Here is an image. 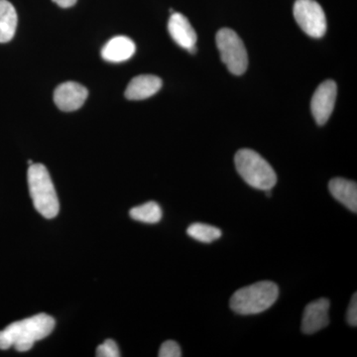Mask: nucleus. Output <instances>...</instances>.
Returning <instances> with one entry per match:
<instances>
[{
  "instance_id": "f257e3e1",
  "label": "nucleus",
  "mask_w": 357,
  "mask_h": 357,
  "mask_svg": "<svg viewBox=\"0 0 357 357\" xmlns=\"http://www.w3.org/2000/svg\"><path fill=\"white\" fill-rule=\"evenodd\" d=\"M55 324V319L44 312L15 321L0 332V349L14 347L20 352L30 351L35 342L53 332Z\"/></svg>"
},
{
  "instance_id": "f03ea898",
  "label": "nucleus",
  "mask_w": 357,
  "mask_h": 357,
  "mask_svg": "<svg viewBox=\"0 0 357 357\" xmlns=\"http://www.w3.org/2000/svg\"><path fill=\"white\" fill-rule=\"evenodd\" d=\"M279 297L274 282L260 281L237 290L230 299V309L243 316L260 314L271 307Z\"/></svg>"
},
{
  "instance_id": "7ed1b4c3",
  "label": "nucleus",
  "mask_w": 357,
  "mask_h": 357,
  "mask_svg": "<svg viewBox=\"0 0 357 357\" xmlns=\"http://www.w3.org/2000/svg\"><path fill=\"white\" fill-rule=\"evenodd\" d=\"M27 180L33 204L40 215L46 218L57 217L60 204L46 167L33 163L28 169Z\"/></svg>"
},
{
  "instance_id": "20e7f679",
  "label": "nucleus",
  "mask_w": 357,
  "mask_h": 357,
  "mask_svg": "<svg viewBox=\"0 0 357 357\" xmlns=\"http://www.w3.org/2000/svg\"><path fill=\"white\" fill-rule=\"evenodd\" d=\"M234 163L237 172L250 187L268 191L276 185L274 169L257 152L251 149L239 150L234 157Z\"/></svg>"
},
{
  "instance_id": "39448f33",
  "label": "nucleus",
  "mask_w": 357,
  "mask_h": 357,
  "mask_svg": "<svg viewBox=\"0 0 357 357\" xmlns=\"http://www.w3.org/2000/svg\"><path fill=\"white\" fill-rule=\"evenodd\" d=\"M217 46L223 64L231 74L241 76L248 67V56L243 40L229 28H222L217 34Z\"/></svg>"
},
{
  "instance_id": "423d86ee",
  "label": "nucleus",
  "mask_w": 357,
  "mask_h": 357,
  "mask_svg": "<svg viewBox=\"0 0 357 357\" xmlns=\"http://www.w3.org/2000/svg\"><path fill=\"white\" fill-rule=\"evenodd\" d=\"M293 13L296 22L309 36L321 38L326 34V14L316 0H296Z\"/></svg>"
},
{
  "instance_id": "0eeeda50",
  "label": "nucleus",
  "mask_w": 357,
  "mask_h": 357,
  "mask_svg": "<svg viewBox=\"0 0 357 357\" xmlns=\"http://www.w3.org/2000/svg\"><path fill=\"white\" fill-rule=\"evenodd\" d=\"M337 86L332 79L324 82L312 96L311 109L312 116L319 126H324L332 115L337 100Z\"/></svg>"
},
{
  "instance_id": "6e6552de",
  "label": "nucleus",
  "mask_w": 357,
  "mask_h": 357,
  "mask_svg": "<svg viewBox=\"0 0 357 357\" xmlns=\"http://www.w3.org/2000/svg\"><path fill=\"white\" fill-rule=\"evenodd\" d=\"M89 91L76 82L61 84L54 93V102L63 112H75L83 107L88 98Z\"/></svg>"
},
{
  "instance_id": "1a4fd4ad",
  "label": "nucleus",
  "mask_w": 357,
  "mask_h": 357,
  "mask_svg": "<svg viewBox=\"0 0 357 357\" xmlns=\"http://www.w3.org/2000/svg\"><path fill=\"white\" fill-rule=\"evenodd\" d=\"M330 301L326 298L314 301L305 307L302 319V332L306 335H312L326 328L330 324L328 318Z\"/></svg>"
},
{
  "instance_id": "9d476101",
  "label": "nucleus",
  "mask_w": 357,
  "mask_h": 357,
  "mask_svg": "<svg viewBox=\"0 0 357 357\" xmlns=\"http://www.w3.org/2000/svg\"><path fill=\"white\" fill-rule=\"evenodd\" d=\"M168 30L178 46L190 53H196L197 33L185 16L178 13H172L169 20Z\"/></svg>"
},
{
  "instance_id": "9b49d317",
  "label": "nucleus",
  "mask_w": 357,
  "mask_h": 357,
  "mask_svg": "<svg viewBox=\"0 0 357 357\" xmlns=\"http://www.w3.org/2000/svg\"><path fill=\"white\" fill-rule=\"evenodd\" d=\"M162 88V79L153 75H140L131 79L126 91L129 100H146L158 93Z\"/></svg>"
},
{
  "instance_id": "f8f14e48",
  "label": "nucleus",
  "mask_w": 357,
  "mask_h": 357,
  "mask_svg": "<svg viewBox=\"0 0 357 357\" xmlns=\"http://www.w3.org/2000/svg\"><path fill=\"white\" fill-rule=\"evenodd\" d=\"M135 51L136 46L132 40L126 36H116L105 45L102 57L110 63L126 62L132 57Z\"/></svg>"
},
{
  "instance_id": "ddd939ff",
  "label": "nucleus",
  "mask_w": 357,
  "mask_h": 357,
  "mask_svg": "<svg viewBox=\"0 0 357 357\" xmlns=\"http://www.w3.org/2000/svg\"><path fill=\"white\" fill-rule=\"evenodd\" d=\"M328 190L333 198L347 206L352 213L357 211V185L354 181L335 178L328 183Z\"/></svg>"
},
{
  "instance_id": "4468645a",
  "label": "nucleus",
  "mask_w": 357,
  "mask_h": 357,
  "mask_svg": "<svg viewBox=\"0 0 357 357\" xmlns=\"http://www.w3.org/2000/svg\"><path fill=\"white\" fill-rule=\"evenodd\" d=\"M17 22V13L13 4L7 0H0V43L13 40Z\"/></svg>"
},
{
  "instance_id": "2eb2a0df",
  "label": "nucleus",
  "mask_w": 357,
  "mask_h": 357,
  "mask_svg": "<svg viewBox=\"0 0 357 357\" xmlns=\"http://www.w3.org/2000/svg\"><path fill=\"white\" fill-rule=\"evenodd\" d=\"M162 208L156 202H148L135 206L129 211V215L138 222L154 225L158 223L162 218Z\"/></svg>"
},
{
  "instance_id": "dca6fc26",
  "label": "nucleus",
  "mask_w": 357,
  "mask_h": 357,
  "mask_svg": "<svg viewBox=\"0 0 357 357\" xmlns=\"http://www.w3.org/2000/svg\"><path fill=\"white\" fill-rule=\"evenodd\" d=\"M188 236L203 243H211L222 237V230L206 223H192L187 229Z\"/></svg>"
},
{
  "instance_id": "f3484780",
  "label": "nucleus",
  "mask_w": 357,
  "mask_h": 357,
  "mask_svg": "<svg viewBox=\"0 0 357 357\" xmlns=\"http://www.w3.org/2000/svg\"><path fill=\"white\" fill-rule=\"evenodd\" d=\"M96 356L98 357H119L121 352H119V347L116 342L112 340H105L103 344L98 345L96 349Z\"/></svg>"
},
{
  "instance_id": "a211bd4d",
  "label": "nucleus",
  "mask_w": 357,
  "mask_h": 357,
  "mask_svg": "<svg viewBox=\"0 0 357 357\" xmlns=\"http://www.w3.org/2000/svg\"><path fill=\"white\" fill-rule=\"evenodd\" d=\"M160 357H180L182 356L181 352L180 345L174 340H167L160 347L159 354Z\"/></svg>"
},
{
  "instance_id": "6ab92c4d",
  "label": "nucleus",
  "mask_w": 357,
  "mask_h": 357,
  "mask_svg": "<svg viewBox=\"0 0 357 357\" xmlns=\"http://www.w3.org/2000/svg\"><path fill=\"white\" fill-rule=\"evenodd\" d=\"M347 321L349 326H357V294L354 293L352 296L351 304H349V309H347Z\"/></svg>"
},
{
  "instance_id": "aec40b11",
  "label": "nucleus",
  "mask_w": 357,
  "mask_h": 357,
  "mask_svg": "<svg viewBox=\"0 0 357 357\" xmlns=\"http://www.w3.org/2000/svg\"><path fill=\"white\" fill-rule=\"evenodd\" d=\"M53 1L62 8H69L77 3V0H53Z\"/></svg>"
}]
</instances>
